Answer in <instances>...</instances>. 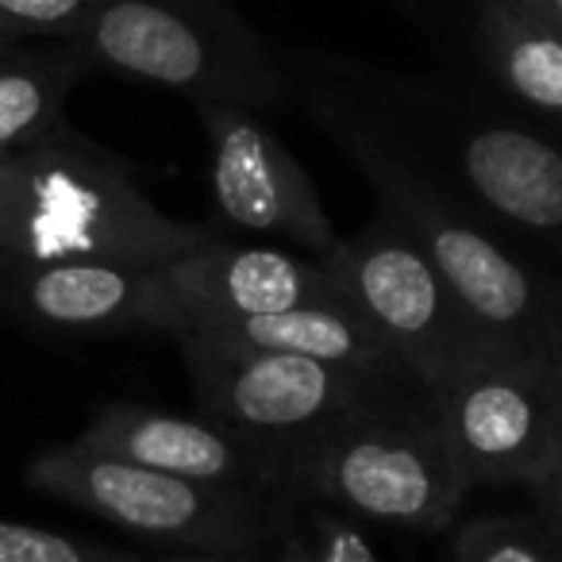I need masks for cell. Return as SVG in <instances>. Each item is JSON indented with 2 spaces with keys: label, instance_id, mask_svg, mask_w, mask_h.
I'll list each match as a JSON object with an SVG mask.
<instances>
[{
  "label": "cell",
  "instance_id": "d6986e66",
  "mask_svg": "<svg viewBox=\"0 0 562 562\" xmlns=\"http://www.w3.org/2000/svg\"><path fill=\"white\" fill-rule=\"evenodd\" d=\"M547 347L554 359L562 362V278H554V297H551V331H547Z\"/></svg>",
  "mask_w": 562,
  "mask_h": 562
},
{
  "label": "cell",
  "instance_id": "52a82bcc",
  "mask_svg": "<svg viewBox=\"0 0 562 562\" xmlns=\"http://www.w3.org/2000/svg\"><path fill=\"white\" fill-rule=\"evenodd\" d=\"M428 405L470 490H531L562 462V362L551 347H485Z\"/></svg>",
  "mask_w": 562,
  "mask_h": 562
},
{
  "label": "cell",
  "instance_id": "3957f363",
  "mask_svg": "<svg viewBox=\"0 0 562 562\" xmlns=\"http://www.w3.org/2000/svg\"><path fill=\"white\" fill-rule=\"evenodd\" d=\"M86 35L112 70L193 104L266 112L297 97L293 63L239 16L232 0H101Z\"/></svg>",
  "mask_w": 562,
  "mask_h": 562
},
{
  "label": "cell",
  "instance_id": "603a6c76",
  "mask_svg": "<svg viewBox=\"0 0 562 562\" xmlns=\"http://www.w3.org/2000/svg\"><path fill=\"white\" fill-rule=\"evenodd\" d=\"M255 562H266V559H255Z\"/></svg>",
  "mask_w": 562,
  "mask_h": 562
},
{
  "label": "cell",
  "instance_id": "e0dca14e",
  "mask_svg": "<svg viewBox=\"0 0 562 562\" xmlns=\"http://www.w3.org/2000/svg\"><path fill=\"white\" fill-rule=\"evenodd\" d=\"M47 112V86L27 74H4L0 78V143L32 132Z\"/></svg>",
  "mask_w": 562,
  "mask_h": 562
},
{
  "label": "cell",
  "instance_id": "9a60e30c",
  "mask_svg": "<svg viewBox=\"0 0 562 562\" xmlns=\"http://www.w3.org/2000/svg\"><path fill=\"white\" fill-rule=\"evenodd\" d=\"M454 562H562V547L531 513L477 516L454 536Z\"/></svg>",
  "mask_w": 562,
  "mask_h": 562
},
{
  "label": "cell",
  "instance_id": "7402d4cb",
  "mask_svg": "<svg viewBox=\"0 0 562 562\" xmlns=\"http://www.w3.org/2000/svg\"><path fill=\"white\" fill-rule=\"evenodd\" d=\"M397 4H405V9L413 12V9H424V4H428V0H397Z\"/></svg>",
  "mask_w": 562,
  "mask_h": 562
},
{
  "label": "cell",
  "instance_id": "5bb4252c",
  "mask_svg": "<svg viewBox=\"0 0 562 562\" xmlns=\"http://www.w3.org/2000/svg\"><path fill=\"white\" fill-rule=\"evenodd\" d=\"M270 539H278L270 562H385L351 516L301 497H281Z\"/></svg>",
  "mask_w": 562,
  "mask_h": 562
},
{
  "label": "cell",
  "instance_id": "ac0fdd59",
  "mask_svg": "<svg viewBox=\"0 0 562 562\" xmlns=\"http://www.w3.org/2000/svg\"><path fill=\"white\" fill-rule=\"evenodd\" d=\"M531 505H536V520L543 524L547 531L554 536V543L562 547V462L543 474L536 485H531Z\"/></svg>",
  "mask_w": 562,
  "mask_h": 562
},
{
  "label": "cell",
  "instance_id": "5b68a950",
  "mask_svg": "<svg viewBox=\"0 0 562 562\" xmlns=\"http://www.w3.org/2000/svg\"><path fill=\"white\" fill-rule=\"evenodd\" d=\"M382 81L431 155L508 239L562 250V139L443 81L393 74Z\"/></svg>",
  "mask_w": 562,
  "mask_h": 562
},
{
  "label": "cell",
  "instance_id": "2e32d148",
  "mask_svg": "<svg viewBox=\"0 0 562 562\" xmlns=\"http://www.w3.org/2000/svg\"><path fill=\"white\" fill-rule=\"evenodd\" d=\"M0 562H127V559H101L86 551L74 539L55 531L27 528V524H0Z\"/></svg>",
  "mask_w": 562,
  "mask_h": 562
},
{
  "label": "cell",
  "instance_id": "44dd1931",
  "mask_svg": "<svg viewBox=\"0 0 562 562\" xmlns=\"http://www.w3.org/2000/svg\"><path fill=\"white\" fill-rule=\"evenodd\" d=\"M258 554H181V559H166V562H255Z\"/></svg>",
  "mask_w": 562,
  "mask_h": 562
},
{
  "label": "cell",
  "instance_id": "4fadbf2b",
  "mask_svg": "<svg viewBox=\"0 0 562 562\" xmlns=\"http://www.w3.org/2000/svg\"><path fill=\"white\" fill-rule=\"evenodd\" d=\"M189 331H204V336L227 339V344L255 347V351L297 355V359L328 362V367L413 382L405 374V367L393 359L390 347L374 336V328L355 308H347L344 301L301 305L290 308V313H270V316H243V321H212V324H196Z\"/></svg>",
  "mask_w": 562,
  "mask_h": 562
},
{
  "label": "cell",
  "instance_id": "6da1fadb",
  "mask_svg": "<svg viewBox=\"0 0 562 562\" xmlns=\"http://www.w3.org/2000/svg\"><path fill=\"white\" fill-rule=\"evenodd\" d=\"M316 124L359 166L393 216L424 250L474 328L493 347H547L554 278L528 262L516 243L462 193L447 166L416 135L382 74L359 66H293Z\"/></svg>",
  "mask_w": 562,
  "mask_h": 562
},
{
  "label": "cell",
  "instance_id": "30bf717a",
  "mask_svg": "<svg viewBox=\"0 0 562 562\" xmlns=\"http://www.w3.org/2000/svg\"><path fill=\"white\" fill-rule=\"evenodd\" d=\"M158 270L181 313V331L212 321H243L344 301L321 258L278 243H232L216 235Z\"/></svg>",
  "mask_w": 562,
  "mask_h": 562
},
{
  "label": "cell",
  "instance_id": "ba28073f",
  "mask_svg": "<svg viewBox=\"0 0 562 562\" xmlns=\"http://www.w3.org/2000/svg\"><path fill=\"white\" fill-rule=\"evenodd\" d=\"M63 482L120 528L193 554H258L273 536L281 505L273 493L186 482L101 451L66 462Z\"/></svg>",
  "mask_w": 562,
  "mask_h": 562
},
{
  "label": "cell",
  "instance_id": "9c48e42d",
  "mask_svg": "<svg viewBox=\"0 0 562 562\" xmlns=\"http://www.w3.org/2000/svg\"><path fill=\"white\" fill-rule=\"evenodd\" d=\"M209 135L212 201L227 227L278 247L324 258L339 243L313 178L262 112L239 104H196Z\"/></svg>",
  "mask_w": 562,
  "mask_h": 562
},
{
  "label": "cell",
  "instance_id": "8fae6325",
  "mask_svg": "<svg viewBox=\"0 0 562 562\" xmlns=\"http://www.w3.org/2000/svg\"><path fill=\"white\" fill-rule=\"evenodd\" d=\"M93 451L116 454L135 467L186 477V482L281 497L266 462L204 416L120 408L93 431Z\"/></svg>",
  "mask_w": 562,
  "mask_h": 562
},
{
  "label": "cell",
  "instance_id": "7a4b0ae2",
  "mask_svg": "<svg viewBox=\"0 0 562 562\" xmlns=\"http://www.w3.org/2000/svg\"><path fill=\"white\" fill-rule=\"evenodd\" d=\"M467 493L470 482L420 385H405L347 416L305 447L281 477V497L316 501L351 520L416 536L451 528Z\"/></svg>",
  "mask_w": 562,
  "mask_h": 562
},
{
  "label": "cell",
  "instance_id": "277c9868",
  "mask_svg": "<svg viewBox=\"0 0 562 562\" xmlns=\"http://www.w3.org/2000/svg\"><path fill=\"white\" fill-rule=\"evenodd\" d=\"M178 339L201 416L255 451L273 474L278 493L290 462L305 447L359 408L416 385L405 378L362 374L297 355L255 351L204 331H181Z\"/></svg>",
  "mask_w": 562,
  "mask_h": 562
},
{
  "label": "cell",
  "instance_id": "7c38bea8",
  "mask_svg": "<svg viewBox=\"0 0 562 562\" xmlns=\"http://www.w3.org/2000/svg\"><path fill=\"white\" fill-rule=\"evenodd\" d=\"M470 43L513 112L562 132V32L520 0H470Z\"/></svg>",
  "mask_w": 562,
  "mask_h": 562
},
{
  "label": "cell",
  "instance_id": "8992f818",
  "mask_svg": "<svg viewBox=\"0 0 562 562\" xmlns=\"http://www.w3.org/2000/svg\"><path fill=\"white\" fill-rule=\"evenodd\" d=\"M321 262L336 278L344 305L374 328L424 393L439 390L474 355L493 347L474 328L428 250L382 209Z\"/></svg>",
  "mask_w": 562,
  "mask_h": 562
},
{
  "label": "cell",
  "instance_id": "ffe728a7",
  "mask_svg": "<svg viewBox=\"0 0 562 562\" xmlns=\"http://www.w3.org/2000/svg\"><path fill=\"white\" fill-rule=\"evenodd\" d=\"M520 4H528L531 12H539L543 20H551V24L562 32V0H520Z\"/></svg>",
  "mask_w": 562,
  "mask_h": 562
}]
</instances>
